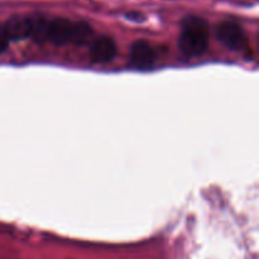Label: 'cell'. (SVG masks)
<instances>
[{
	"mask_svg": "<svg viewBox=\"0 0 259 259\" xmlns=\"http://www.w3.org/2000/svg\"><path fill=\"white\" fill-rule=\"evenodd\" d=\"M181 52L187 57H197L206 52L209 46V28L199 17H187L182 23L179 38Z\"/></svg>",
	"mask_w": 259,
	"mask_h": 259,
	"instance_id": "cell-1",
	"label": "cell"
},
{
	"mask_svg": "<svg viewBox=\"0 0 259 259\" xmlns=\"http://www.w3.org/2000/svg\"><path fill=\"white\" fill-rule=\"evenodd\" d=\"M217 37L227 48L240 51L247 43V37L243 28L235 22H222L217 27Z\"/></svg>",
	"mask_w": 259,
	"mask_h": 259,
	"instance_id": "cell-2",
	"label": "cell"
},
{
	"mask_svg": "<svg viewBox=\"0 0 259 259\" xmlns=\"http://www.w3.org/2000/svg\"><path fill=\"white\" fill-rule=\"evenodd\" d=\"M157 61V52L153 46L143 39L136 40L131 47V65L136 68H151Z\"/></svg>",
	"mask_w": 259,
	"mask_h": 259,
	"instance_id": "cell-3",
	"label": "cell"
},
{
	"mask_svg": "<svg viewBox=\"0 0 259 259\" xmlns=\"http://www.w3.org/2000/svg\"><path fill=\"white\" fill-rule=\"evenodd\" d=\"M73 28H75V23L65 18H56V19L50 20L47 40L57 46L72 43Z\"/></svg>",
	"mask_w": 259,
	"mask_h": 259,
	"instance_id": "cell-4",
	"label": "cell"
},
{
	"mask_svg": "<svg viewBox=\"0 0 259 259\" xmlns=\"http://www.w3.org/2000/svg\"><path fill=\"white\" fill-rule=\"evenodd\" d=\"M116 43L113 38L101 35V37L94 39L90 46V60L94 63L104 65L114 60L116 56Z\"/></svg>",
	"mask_w": 259,
	"mask_h": 259,
	"instance_id": "cell-5",
	"label": "cell"
},
{
	"mask_svg": "<svg viewBox=\"0 0 259 259\" xmlns=\"http://www.w3.org/2000/svg\"><path fill=\"white\" fill-rule=\"evenodd\" d=\"M4 27L9 40H22L30 37L32 32V19L24 15H15L7 20Z\"/></svg>",
	"mask_w": 259,
	"mask_h": 259,
	"instance_id": "cell-6",
	"label": "cell"
},
{
	"mask_svg": "<svg viewBox=\"0 0 259 259\" xmlns=\"http://www.w3.org/2000/svg\"><path fill=\"white\" fill-rule=\"evenodd\" d=\"M30 19H32V18H30ZM48 24H50V20L46 19V18H33L30 37H32L33 39L37 40V42H47Z\"/></svg>",
	"mask_w": 259,
	"mask_h": 259,
	"instance_id": "cell-7",
	"label": "cell"
},
{
	"mask_svg": "<svg viewBox=\"0 0 259 259\" xmlns=\"http://www.w3.org/2000/svg\"><path fill=\"white\" fill-rule=\"evenodd\" d=\"M93 34V29L90 25L85 22H76L73 28V45H85L90 39Z\"/></svg>",
	"mask_w": 259,
	"mask_h": 259,
	"instance_id": "cell-8",
	"label": "cell"
},
{
	"mask_svg": "<svg viewBox=\"0 0 259 259\" xmlns=\"http://www.w3.org/2000/svg\"><path fill=\"white\" fill-rule=\"evenodd\" d=\"M9 38H8L7 33H5V29L4 27H3L2 24H0V53L5 52L8 48V46H9Z\"/></svg>",
	"mask_w": 259,
	"mask_h": 259,
	"instance_id": "cell-9",
	"label": "cell"
}]
</instances>
